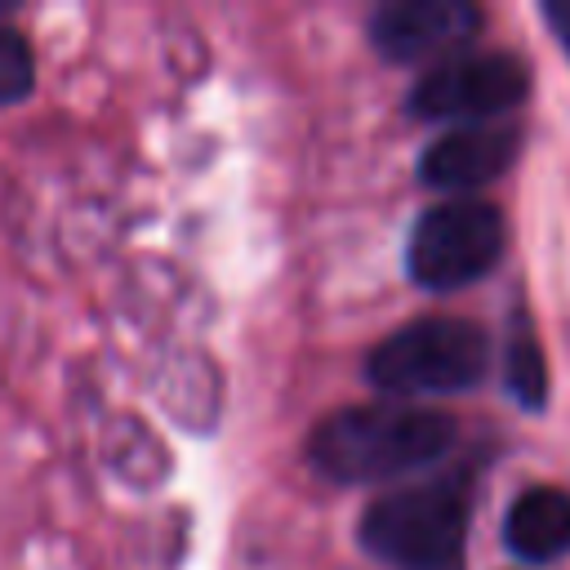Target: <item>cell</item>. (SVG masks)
<instances>
[{
	"mask_svg": "<svg viewBox=\"0 0 570 570\" xmlns=\"http://www.w3.org/2000/svg\"><path fill=\"white\" fill-rule=\"evenodd\" d=\"M459 441V423L445 410L414 401H365L325 414L312 428V463L334 481H387L436 463Z\"/></svg>",
	"mask_w": 570,
	"mask_h": 570,
	"instance_id": "6da1fadb",
	"label": "cell"
},
{
	"mask_svg": "<svg viewBox=\"0 0 570 570\" xmlns=\"http://www.w3.org/2000/svg\"><path fill=\"white\" fill-rule=\"evenodd\" d=\"M472 525L468 476L392 490L361 512V548L396 570H454Z\"/></svg>",
	"mask_w": 570,
	"mask_h": 570,
	"instance_id": "7a4b0ae2",
	"label": "cell"
},
{
	"mask_svg": "<svg viewBox=\"0 0 570 570\" xmlns=\"http://www.w3.org/2000/svg\"><path fill=\"white\" fill-rule=\"evenodd\" d=\"M490 334L468 316H419L392 330L365 361V374L392 401L468 392L490 374Z\"/></svg>",
	"mask_w": 570,
	"mask_h": 570,
	"instance_id": "3957f363",
	"label": "cell"
},
{
	"mask_svg": "<svg viewBox=\"0 0 570 570\" xmlns=\"http://www.w3.org/2000/svg\"><path fill=\"white\" fill-rule=\"evenodd\" d=\"M508 254V218L494 200L445 196L428 205L405 240V272L432 294H450L490 276Z\"/></svg>",
	"mask_w": 570,
	"mask_h": 570,
	"instance_id": "277c9868",
	"label": "cell"
},
{
	"mask_svg": "<svg viewBox=\"0 0 570 570\" xmlns=\"http://www.w3.org/2000/svg\"><path fill=\"white\" fill-rule=\"evenodd\" d=\"M534 89L530 58L517 49H463L445 62H432L414 89L405 94L410 116L419 120H454V125H490L521 107Z\"/></svg>",
	"mask_w": 570,
	"mask_h": 570,
	"instance_id": "5b68a950",
	"label": "cell"
},
{
	"mask_svg": "<svg viewBox=\"0 0 570 570\" xmlns=\"http://www.w3.org/2000/svg\"><path fill=\"white\" fill-rule=\"evenodd\" d=\"M485 27L472 0H392L374 9L370 40L387 62H445Z\"/></svg>",
	"mask_w": 570,
	"mask_h": 570,
	"instance_id": "8992f818",
	"label": "cell"
},
{
	"mask_svg": "<svg viewBox=\"0 0 570 570\" xmlns=\"http://www.w3.org/2000/svg\"><path fill=\"white\" fill-rule=\"evenodd\" d=\"M521 129L517 125H454L441 138H432L419 156V178L450 196H472L503 178L521 156Z\"/></svg>",
	"mask_w": 570,
	"mask_h": 570,
	"instance_id": "52a82bcc",
	"label": "cell"
},
{
	"mask_svg": "<svg viewBox=\"0 0 570 570\" xmlns=\"http://www.w3.org/2000/svg\"><path fill=\"white\" fill-rule=\"evenodd\" d=\"M503 548L521 566H552L570 557V490L525 485L503 512Z\"/></svg>",
	"mask_w": 570,
	"mask_h": 570,
	"instance_id": "ba28073f",
	"label": "cell"
},
{
	"mask_svg": "<svg viewBox=\"0 0 570 570\" xmlns=\"http://www.w3.org/2000/svg\"><path fill=\"white\" fill-rule=\"evenodd\" d=\"M503 392L517 410L525 414H543L552 401V370L543 356V343L530 325L525 312H512L508 325V343H503Z\"/></svg>",
	"mask_w": 570,
	"mask_h": 570,
	"instance_id": "9c48e42d",
	"label": "cell"
},
{
	"mask_svg": "<svg viewBox=\"0 0 570 570\" xmlns=\"http://www.w3.org/2000/svg\"><path fill=\"white\" fill-rule=\"evenodd\" d=\"M36 89V58L31 45L13 31L0 27V102H18Z\"/></svg>",
	"mask_w": 570,
	"mask_h": 570,
	"instance_id": "30bf717a",
	"label": "cell"
},
{
	"mask_svg": "<svg viewBox=\"0 0 570 570\" xmlns=\"http://www.w3.org/2000/svg\"><path fill=\"white\" fill-rule=\"evenodd\" d=\"M539 18H543V27L552 31L557 49L570 62V0H539Z\"/></svg>",
	"mask_w": 570,
	"mask_h": 570,
	"instance_id": "8fae6325",
	"label": "cell"
}]
</instances>
